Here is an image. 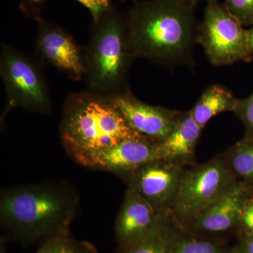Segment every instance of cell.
<instances>
[{
  "instance_id": "cell-1",
  "label": "cell",
  "mask_w": 253,
  "mask_h": 253,
  "mask_svg": "<svg viewBox=\"0 0 253 253\" xmlns=\"http://www.w3.org/2000/svg\"><path fill=\"white\" fill-rule=\"evenodd\" d=\"M196 5L184 0L136 1L126 15L133 54L160 66H195L199 26Z\"/></svg>"
},
{
  "instance_id": "cell-2",
  "label": "cell",
  "mask_w": 253,
  "mask_h": 253,
  "mask_svg": "<svg viewBox=\"0 0 253 253\" xmlns=\"http://www.w3.org/2000/svg\"><path fill=\"white\" fill-rule=\"evenodd\" d=\"M78 207L77 192L66 183L16 186L1 192L0 221L23 244L44 243L70 232Z\"/></svg>"
},
{
  "instance_id": "cell-3",
  "label": "cell",
  "mask_w": 253,
  "mask_h": 253,
  "mask_svg": "<svg viewBox=\"0 0 253 253\" xmlns=\"http://www.w3.org/2000/svg\"><path fill=\"white\" fill-rule=\"evenodd\" d=\"M137 135L111 97L86 90L71 93L65 101L60 137L67 154L82 166L87 167L98 155Z\"/></svg>"
},
{
  "instance_id": "cell-4",
  "label": "cell",
  "mask_w": 253,
  "mask_h": 253,
  "mask_svg": "<svg viewBox=\"0 0 253 253\" xmlns=\"http://www.w3.org/2000/svg\"><path fill=\"white\" fill-rule=\"evenodd\" d=\"M84 58L87 90L113 97L129 89L128 74L135 57L128 38L126 15L112 7L93 23Z\"/></svg>"
},
{
  "instance_id": "cell-5",
  "label": "cell",
  "mask_w": 253,
  "mask_h": 253,
  "mask_svg": "<svg viewBox=\"0 0 253 253\" xmlns=\"http://www.w3.org/2000/svg\"><path fill=\"white\" fill-rule=\"evenodd\" d=\"M40 63L1 43L0 75L6 94L4 117L16 108L42 114L51 112V96Z\"/></svg>"
},
{
  "instance_id": "cell-6",
  "label": "cell",
  "mask_w": 253,
  "mask_h": 253,
  "mask_svg": "<svg viewBox=\"0 0 253 253\" xmlns=\"http://www.w3.org/2000/svg\"><path fill=\"white\" fill-rule=\"evenodd\" d=\"M237 181L221 154L186 168L173 206V217L180 227L185 225L225 194Z\"/></svg>"
},
{
  "instance_id": "cell-7",
  "label": "cell",
  "mask_w": 253,
  "mask_h": 253,
  "mask_svg": "<svg viewBox=\"0 0 253 253\" xmlns=\"http://www.w3.org/2000/svg\"><path fill=\"white\" fill-rule=\"evenodd\" d=\"M204 21L199 26L197 42L204 47L213 66H231L238 61L251 62L253 54L247 30L218 0H208Z\"/></svg>"
},
{
  "instance_id": "cell-8",
  "label": "cell",
  "mask_w": 253,
  "mask_h": 253,
  "mask_svg": "<svg viewBox=\"0 0 253 253\" xmlns=\"http://www.w3.org/2000/svg\"><path fill=\"white\" fill-rule=\"evenodd\" d=\"M253 187L238 180L225 194L198 214L181 229L208 239L228 242L229 238L241 233V217L243 208Z\"/></svg>"
},
{
  "instance_id": "cell-9",
  "label": "cell",
  "mask_w": 253,
  "mask_h": 253,
  "mask_svg": "<svg viewBox=\"0 0 253 253\" xmlns=\"http://www.w3.org/2000/svg\"><path fill=\"white\" fill-rule=\"evenodd\" d=\"M186 167L159 158L128 176L127 187L136 191L160 214H172V210Z\"/></svg>"
},
{
  "instance_id": "cell-10",
  "label": "cell",
  "mask_w": 253,
  "mask_h": 253,
  "mask_svg": "<svg viewBox=\"0 0 253 253\" xmlns=\"http://www.w3.org/2000/svg\"><path fill=\"white\" fill-rule=\"evenodd\" d=\"M36 21L38 30L34 46L38 61L54 66L73 81L84 78V51L73 37L66 30L42 17Z\"/></svg>"
},
{
  "instance_id": "cell-11",
  "label": "cell",
  "mask_w": 253,
  "mask_h": 253,
  "mask_svg": "<svg viewBox=\"0 0 253 253\" xmlns=\"http://www.w3.org/2000/svg\"><path fill=\"white\" fill-rule=\"evenodd\" d=\"M111 98L133 130L158 144L170 134L182 113L143 102L129 88Z\"/></svg>"
},
{
  "instance_id": "cell-12",
  "label": "cell",
  "mask_w": 253,
  "mask_h": 253,
  "mask_svg": "<svg viewBox=\"0 0 253 253\" xmlns=\"http://www.w3.org/2000/svg\"><path fill=\"white\" fill-rule=\"evenodd\" d=\"M159 158V144L137 135L125 139L98 155L87 167L112 172L125 180L144 165Z\"/></svg>"
},
{
  "instance_id": "cell-13",
  "label": "cell",
  "mask_w": 253,
  "mask_h": 253,
  "mask_svg": "<svg viewBox=\"0 0 253 253\" xmlns=\"http://www.w3.org/2000/svg\"><path fill=\"white\" fill-rule=\"evenodd\" d=\"M168 215L160 214L142 196L127 187L115 221V236L119 248L149 235Z\"/></svg>"
},
{
  "instance_id": "cell-14",
  "label": "cell",
  "mask_w": 253,
  "mask_h": 253,
  "mask_svg": "<svg viewBox=\"0 0 253 253\" xmlns=\"http://www.w3.org/2000/svg\"><path fill=\"white\" fill-rule=\"evenodd\" d=\"M203 129L190 110L182 111L170 134L159 144L161 158L186 168L196 165V148Z\"/></svg>"
},
{
  "instance_id": "cell-15",
  "label": "cell",
  "mask_w": 253,
  "mask_h": 253,
  "mask_svg": "<svg viewBox=\"0 0 253 253\" xmlns=\"http://www.w3.org/2000/svg\"><path fill=\"white\" fill-rule=\"evenodd\" d=\"M234 94L221 84H211L190 110L193 118L201 127L206 126L214 116L225 112H234L238 103Z\"/></svg>"
},
{
  "instance_id": "cell-16",
  "label": "cell",
  "mask_w": 253,
  "mask_h": 253,
  "mask_svg": "<svg viewBox=\"0 0 253 253\" xmlns=\"http://www.w3.org/2000/svg\"><path fill=\"white\" fill-rule=\"evenodd\" d=\"M180 230V226L170 214L149 235L129 246L119 248V253H171Z\"/></svg>"
},
{
  "instance_id": "cell-17",
  "label": "cell",
  "mask_w": 253,
  "mask_h": 253,
  "mask_svg": "<svg viewBox=\"0 0 253 253\" xmlns=\"http://www.w3.org/2000/svg\"><path fill=\"white\" fill-rule=\"evenodd\" d=\"M221 155L236 179L253 187V140L244 137Z\"/></svg>"
},
{
  "instance_id": "cell-18",
  "label": "cell",
  "mask_w": 253,
  "mask_h": 253,
  "mask_svg": "<svg viewBox=\"0 0 253 253\" xmlns=\"http://www.w3.org/2000/svg\"><path fill=\"white\" fill-rule=\"evenodd\" d=\"M171 253H232V247L226 241L194 235L181 229Z\"/></svg>"
},
{
  "instance_id": "cell-19",
  "label": "cell",
  "mask_w": 253,
  "mask_h": 253,
  "mask_svg": "<svg viewBox=\"0 0 253 253\" xmlns=\"http://www.w3.org/2000/svg\"><path fill=\"white\" fill-rule=\"evenodd\" d=\"M42 246L43 253H96L92 245L76 241L71 237L70 232L56 236Z\"/></svg>"
},
{
  "instance_id": "cell-20",
  "label": "cell",
  "mask_w": 253,
  "mask_h": 253,
  "mask_svg": "<svg viewBox=\"0 0 253 253\" xmlns=\"http://www.w3.org/2000/svg\"><path fill=\"white\" fill-rule=\"evenodd\" d=\"M233 113L244 125V137L253 140V92L248 97L238 100Z\"/></svg>"
},
{
  "instance_id": "cell-21",
  "label": "cell",
  "mask_w": 253,
  "mask_h": 253,
  "mask_svg": "<svg viewBox=\"0 0 253 253\" xmlns=\"http://www.w3.org/2000/svg\"><path fill=\"white\" fill-rule=\"evenodd\" d=\"M223 4L243 26H252L253 0H224Z\"/></svg>"
},
{
  "instance_id": "cell-22",
  "label": "cell",
  "mask_w": 253,
  "mask_h": 253,
  "mask_svg": "<svg viewBox=\"0 0 253 253\" xmlns=\"http://www.w3.org/2000/svg\"><path fill=\"white\" fill-rule=\"evenodd\" d=\"M90 13L93 22L99 21L101 16L112 8L113 0H76Z\"/></svg>"
},
{
  "instance_id": "cell-23",
  "label": "cell",
  "mask_w": 253,
  "mask_h": 253,
  "mask_svg": "<svg viewBox=\"0 0 253 253\" xmlns=\"http://www.w3.org/2000/svg\"><path fill=\"white\" fill-rule=\"evenodd\" d=\"M243 234H253V194L246 201L241 213L240 235Z\"/></svg>"
},
{
  "instance_id": "cell-24",
  "label": "cell",
  "mask_w": 253,
  "mask_h": 253,
  "mask_svg": "<svg viewBox=\"0 0 253 253\" xmlns=\"http://www.w3.org/2000/svg\"><path fill=\"white\" fill-rule=\"evenodd\" d=\"M47 0H21V8L25 14L37 20L41 17L40 13Z\"/></svg>"
},
{
  "instance_id": "cell-25",
  "label": "cell",
  "mask_w": 253,
  "mask_h": 253,
  "mask_svg": "<svg viewBox=\"0 0 253 253\" xmlns=\"http://www.w3.org/2000/svg\"><path fill=\"white\" fill-rule=\"evenodd\" d=\"M237 239L232 253H253V234H243Z\"/></svg>"
},
{
  "instance_id": "cell-26",
  "label": "cell",
  "mask_w": 253,
  "mask_h": 253,
  "mask_svg": "<svg viewBox=\"0 0 253 253\" xmlns=\"http://www.w3.org/2000/svg\"><path fill=\"white\" fill-rule=\"evenodd\" d=\"M247 37L250 51L253 54V24L252 28L247 30Z\"/></svg>"
},
{
  "instance_id": "cell-27",
  "label": "cell",
  "mask_w": 253,
  "mask_h": 253,
  "mask_svg": "<svg viewBox=\"0 0 253 253\" xmlns=\"http://www.w3.org/2000/svg\"><path fill=\"white\" fill-rule=\"evenodd\" d=\"M184 1H187V2L191 3V4L196 5V6H197V4H199L200 1H208V0H184Z\"/></svg>"
},
{
  "instance_id": "cell-28",
  "label": "cell",
  "mask_w": 253,
  "mask_h": 253,
  "mask_svg": "<svg viewBox=\"0 0 253 253\" xmlns=\"http://www.w3.org/2000/svg\"><path fill=\"white\" fill-rule=\"evenodd\" d=\"M36 253H43L42 246H41V249H38Z\"/></svg>"
}]
</instances>
